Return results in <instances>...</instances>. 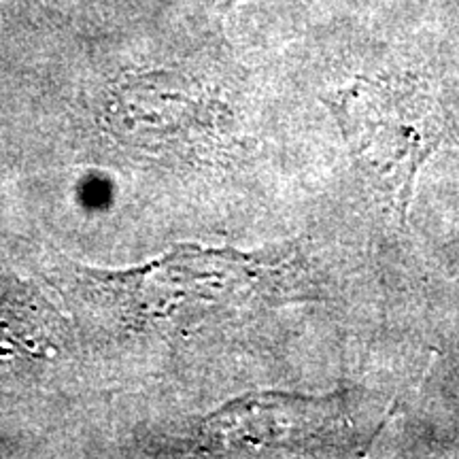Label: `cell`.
<instances>
[{
    "label": "cell",
    "mask_w": 459,
    "mask_h": 459,
    "mask_svg": "<svg viewBox=\"0 0 459 459\" xmlns=\"http://www.w3.org/2000/svg\"><path fill=\"white\" fill-rule=\"evenodd\" d=\"M334 115L361 175L406 215L419 169L451 136L443 108L417 91L361 83Z\"/></svg>",
    "instance_id": "6da1fadb"
},
{
    "label": "cell",
    "mask_w": 459,
    "mask_h": 459,
    "mask_svg": "<svg viewBox=\"0 0 459 459\" xmlns=\"http://www.w3.org/2000/svg\"><path fill=\"white\" fill-rule=\"evenodd\" d=\"M285 262L277 254L183 247L139 271L88 273L136 313H170L187 304L228 313L279 294Z\"/></svg>",
    "instance_id": "7a4b0ae2"
},
{
    "label": "cell",
    "mask_w": 459,
    "mask_h": 459,
    "mask_svg": "<svg viewBox=\"0 0 459 459\" xmlns=\"http://www.w3.org/2000/svg\"><path fill=\"white\" fill-rule=\"evenodd\" d=\"M206 449L230 455H325L351 445L341 395L302 398L287 394L245 395L200 423Z\"/></svg>",
    "instance_id": "3957f363"
},
{
    "label": "cell",
    "mask_w": 459,
    "mask_h": 459,
    "mask_svg": "<svg viewBox=\"0 0 459 459\" xmlns=\"http://www.w3.org/2000/svg\"><path fill=\"white\" fill-rule=\"evenodd\" d=\"M51 315L37 285L0 268V359L39 355L54 328Z\"/></svg>",
    "instance_id": "277c9868"
}]
</instances>
